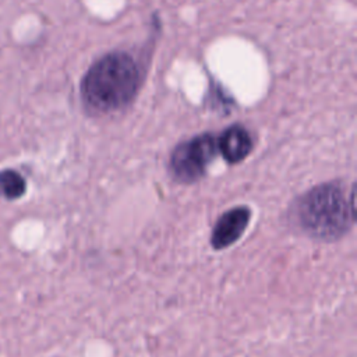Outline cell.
Returning a JSON list of instances; mask_svg holds the SVG:
<instances>
[{"instance_id": "5", "label": "cell", "mask_w": 357, "mask_h": 357, "mask_svg": "<svg viewBox=\"0 0 357 357\" xmlns=\"http://www.w3.org/2000/svg\"><path fill=\"white\" fill-rule=\"evenodd\" d=\"M218 141V149L229 163L241 162L252 151L254 142L248 130L240 124L227 127Z\"/></svg>"}, {"instance_id": "3", "label": "cell", "mask_w": 357, "mask_h": 357, "mask_svg": "<svg viewBox=\"0 0 357 357\" xmlns=\"http://www.w3.org/2000/svg\"><path fill=\"white\" fill-rule=\"evenodd\" d=\"M218 151L212 134H201L177 145L170 156V169L177 180L191 183L201 178Z\"/></svg>"}, {"instance_id": "6", "label": "cell", "mask_w": 357, "mask_h": 357, "mask_svg": "<svg viewBox=\"0 0 357 357\" xmlns=\"http://www.w3.org/2000/svg\"><path fill=\"white\" fill-rule=\"evenodd\" d=\"M26 190V184L24 177L11 169L3 170L0 173V192L7 199L20 198Z\"/></svg>"}, {"instance_id": "4", "label": "cell", "mask_w": 357, "mask_h": 357, "mask_svg": "<svg viewBox=\"0 0 357 357\" xmlns=\"http://www.w3.org/2000/svg\"><path fill=\"white\" fill-rule=\"evenodd\" d=\"M250 218H251V212L245 206L233 208L225 212L213 227V231L211 236L212 247L215 250H220L237 241L240 236L244 233L250 222Z\"/></svg>"}, {"instance_id": "1", "label": "cell", "mask_w": 357, "mask_h": 357, "mask_svg": "<svg viewBox=\"0 0 357 357\" xmlns=\"http://www.w3.org/2000/svg\"><path fill=\"white\" fill-rule=\"evenodd\" d=\"M142 74L135 59L123 50L96 60L82 77L79 95L89 113L106 114L124 109L135 98Z\"/></svg>"}, {"instance_id": "2", "label": "cell", "mask_w": 357, "mask_h": 357, "mask_svg": "<svg viewBox=\"0 0 357 357\" xmlns=\"http://www.w3.org/2000/svg\"><path fill=\"white\" fill-rule=\"evenodd\" d=\"M294 219L308 236L335 240L343 236L354 220V191L347 199L343 185L321 184L298 198Z\"/></svg>"}]
</instances>
